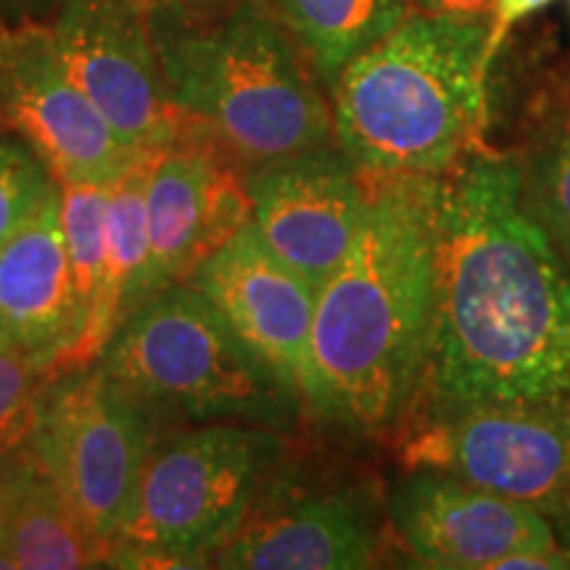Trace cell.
Instances as JSON below:
<instances>
[{"label": "cell", "instance_id": "cell-1", "mask_svg": "<svg viewBox=\"0 0 570 570\" xmlns=\"http://www.w3.org/2000/svg\"><path fill=\"white\" fill-rule=\"evenodd\" d=\"M547 399H570V269L520 206L515 156L487 146L436 177L431 352L412 417Z\"/></svg>", "mask_w": 570, "mask_h": 570}, {"label": "cell", "instance_id": "cell-2", "mask_svg": "<svg viewBox=\"0 0 570 570\" xmlns=\"http://www.w3.org/2000/svg\"><path fill=\"white\" fill-rule=\"evenodd\" d=\"M436 177H367L365 223L317 291L298 394L306 431L333 444L391 449L417 404L433 327Z\"/></svg>", "mask_w": 570, "mask_h": 570}, {"label": "cell", "instance_id": "cell-3", "mask_svg": "<svg viewBox=\"0 0 570 570\" xmlns=\"http://www.w3.org/2000/svg\"><path fill=\"white\" fill-rule=\"evenodd\" d=\"M489 19L407 13L331 85L333 135L365 177H436L487 148Z\"/></svg>", "mask_w": 570, "mask_h": 570}, {"label": "cell", "instance_id": "cell-4", "mask_svg": "<svg viewBox=\"0 0 570 570\" xmlns=\"http://www.w3.org/2000/svg\"><path fill=\"white\" fill-rule=\"evenodd\" d=\"M148 9L173 104L246 169L336 142L327 88L265 0Z\"/></svg>", "mask_w": 570, "mask_h": 570}, {"label": "cell", "instance_id": "cell-5", "mask_svg": "<svg viewBox=\"0 0 570 570\" xmlns=\"http://www.w3.org/2000/svg\"><path fill=\"white\" fill-rule=\"evenodd\" d=\"M96 362L161 425L248 423L291 436L306 431L298 391L188 283L135 306Z\"/></svg>", "mask_w": 570, "mask_h": 570}, {"label": "cell", "instance_id": "cell-6", "mask_svg": "<svg viewBox=\"0 0 570 570\" xmlns=\"http://www.w3.org/2000/svg\"><path fill=\"white\" fill-rule=\"evenodd\" d=\"M296 446L267 425H161L109 568H212Z\"/></svg>", "mask_w": 570, "mask_h": 570}, {"label": "cell", "instance_id": "cell-7", "mask_svg": "<svg viewBox=\"0 0 570 570\" xmlns=\"http://www.w3.org/2000/svg\"><path fill=\"white\" fill-rule=\"evenodd\" d=\"M298 444L238 533L214 554L225 570H365L394 552L386 489L373 475L317 462Z\"/></svg>", "mask_w": 570, "mask_h": 570}, {"label": "cell", "instance_id": "cell-8", "mask_svg": "<svg viewBox=\"0 0 570 570\" xmlns=\"http://www.w3.org/2000/svg\"><path fill=\"white\" fill-rule=\"evenodd\" d=\"M159 428L151 410L92 362L48 377L27 452L111 550Z\"/></svg>", "mask_w": 570, "mask_h": 570}, {"label": "cell", "instance_id": "cell-9", "mask_svg": "<svg viewBox=\"0 0 570 570\" xmlns=\"http://www.w3.org/2000/svg\"><path fill=\"white\" fill-rule=\"evenodd\" d=\"M399 468H428L537 508L570 504V399L489 402L412 417L391 444Z\"/></svg>", "mask_w": 570, "mask_h": 570}, {"label": "cell", "instance_id": "cell-10", "mask_svg": "<svg viewBox=\"0 0 570 570\" xmlns=\"http://www.w3.org/2000/svg\"><path fill=\"white\" fill-rule=\"evenodd\" d=\"M48 27L71 77L132 151L204 130L169 98L148 0H59Z\"/></svg>", "mask_w": 570, "mask_h": 570}, {"label": "cell", "instance_id": "cell-11", "mask_svg": "<svg viewBox=\"0 0 570 570\" xmlns=\"http://www.w3.org/2000/svg\"><path fill=\"white\" fill-rule=\"evenodd\" d=\"M0 117L56 183L106 185L142 156L71 77L48 21L0 27Z\"/></svg>", "mask_w": 570, "mask_h": 570}, {"label": "cell", "instance_id": "cell-12", "mask_svg": "<svg viewBox=\"0 0 570 570\" xmlns=\"http://www.w3.org/2000/svg\"><path fill=\"white\" fill-rule=\"evenodd\" d=\"M248 217L246 167L206 130L148 154V259L132 309L169 285L188 283Z\"/></svg>", "mask_w": 570, "mask_h": 570}, {"label": "cell", "instance_id": "cell-13", "mask_svg": "<svg viewBox=\"0 0 570 570\" xmlns=\"http://www.w3.org/2000/svg\"><path fill=\"white\" fill-rule=\"evenodd\" d=\"M394 554L412 568L494 570L525 550H560L537 508L428 468H399L386 487Z\"/></svg>", "mask_w": 570, "mask_h": 570}, {"label": "cell", "instance_id": "cell-14", "mask_svg": "<svg viewBox=\"0 0 570 570\" xmlns=\"http://www.w3.org/2000/svg\"><path fill=\"white\" fill-rule=\"evenodd\" d=\"M256 235L320 291L352 252L367 212V177L336 142L246 169Z\"/></svg>", "mask_w": 570, "mask_h": 570}, {"label": "cell", "instance_id": "cell-15", "mask_svg": "<svg viewBox=\"0 0 570 570\" xmlns=\"http://www.w3.org/2000/svg\"><path fill=\"white\" fill-rule=\"evenodd\" d=\"M188 285L202 291L233 331L298 391L317 288L277 259L252 223L214 252L188 277Z\"/></svg>", "mask_w": 570, "mask_h": 570}, {"label": "cell", "instance_id": "cell-16", "mask_svg": "<svg viewBox=\"0 0 570 570\" xmlns=\"http://www.w3.org/2000/svg\"><path fill=\"white\" fill-rule=\"evenodd\" d=\"M82 331L61 230L59 188L0 244V346L56 373Z\"/></svg>", "mask_w": 570, "mask_h": 570}, {"label": "cell", "instance_id": "cell-17", "mask_svg": "<svg viewBox=\"0 0 570 570\" xmlns=\"http://www.w3.org/2000/svg\"><path fill=\"white\" fill-rule=\"evenodd\" d=\"M0 550L11 570L109 568V544L85 525L30 454L19 462Z\"/></svg>", "mask_w": 570, "mask_h": 570}, {"label": "cell", "instance_id": "cell-18", "mask_svg": "<svg viewBox=\"0 0 570 570\" xmlns=\"http://www.w3.org/2000/svg\"><path fill=\"white\" fill-rule=\"evenodd\" d=\"M146 180L148 154H142L109 185L101 291H98L96 309H92L80 341L59 370L92 365L119 323L127 317V312L132 309L135 291H138L148 259Z\"/></svg>", "mask_w": 570, "mask_h": 570}, {"label": "cell", "instance_id": "cell-19", "mask_svg": "<svg viewBox=\"0 0 570 570\" xmlns=\"http://www.w3.org/2000/svg\"><path fill=\"white\" fill-rule=\"evenodd\" d=\"M327 90L338 71L407 17L404 0H265Z\"/></svg>", "mask_w": 570, "mask_h": 570}, {"label": "cell", "instance_id": "cell-20", "mask_svg": "<svg viewBox=\"0 0 570 570\" xmlns=\"http://www.w3.org/2000/svg\"><path fill=\"white\" fill-rule=\"evenodd\" d=\"M515 164L520 206L570 269V106L541 122Z\"/></svg>", "mask_w": 570, "mask_h": 570}, {"label": "cell", "instance_id": "cell-21", "mask_svg": "<svg viewBox=\"0 0 570 570\" xmlns=\"http://www.w3.org/2000/svg\"><path fill=\"white\" fill-rule=\"evenodd\" d=\"M114 180H117V177H114ZM109 185L111 183H59L61 230L63 244H67L77 304H80L82 331L85 325H88L92 309H96L98 291H101L104 281Z\"/></svg>", "mask_w": 570, "mask_h": 570}, {"label": "cell", "instance_id": "cell-22", "mask_svg": "<svg viewBox=\"0 0 570 570\" xmlns=\"http://www.w3.org/2000/svg\"><path fill=\"white\" fill-rule=\"evenodd\" d=\"M51 370L17 348L0 346V458L27 454L40 396Z\"/></svg>", "mask_w": 570, "mask_h": 570}, {"label": "cell", "instance_id": "cell-23", "mask_svg": "<svg viewBox=\"0 0 570 570\" xmlns=\"http://www.w3.org/2000/svg\"><path fill=\"white\" fill-rule=\"evenodd\" d=\"M59 183L17 135L0 138V244L40 209Z\"/></svg>", "mask_w": 570, "mask_h": 570}, {"label": "cell", "instance_id": "cell-24", "mask_svg": "<svg viewBox=\"0 0 570 570\" xmlns=\"http://www.w3.org/2000/svg\"><path fill=\"white\" fill-rule=\"evenodd\" d=\"M552 3L554 0H494V3H491L489 38L487 51H483V71H487V75H491V69H494L497 56L502 53L510 32L515 30L518 24H523L525 19L550 9Z\"/></svg>", "mask_w": 570, "mask_h": 570}, {"label": "cell", "instance_id": "cell-25", "mask_svg": "<svg viewBox=\"0 0 570 570\" xmlns=\"http://www.w3.org/2000/svg\"><path fill=\"white\" fill-rule=\"evenodd\" d=\"M494 0H404L410 13H449V17H491Z\"/></svg>", "mask_w": 570, "mask_h": 570}, {"label": "cell", "instance_id": "cell-26", "mask_svg": "<svg viewBox=\"0 0 570 570\" xmlns=\"http://www.w3.org/2000/svg\"><path fill=\"white\" fill-rule=\"evenodd\" d=\"M59 0H0V27L48 21L53 17Z\"/></svg>", "mask_w": 570, "mask_h": 570}, {"label": "cell", "instance_id": "cell-27", "mask_svg": "<svg viewBox=\"0 0 570 570\" xmlns=\"http://www.w3.org/2000/svg\"><path fill=\"white\" fill-rule=\"evenodd\" d=\"M21 458H24V454H19V458H6V460L0 458V544H3L6 520H9L11 491H13V481H17V470H19ZM0 570H11V560L6 558L3 550H0Z\"/></svg>", "mask_w": 570, "mask_h": 570}, {"label": "cell", "instance_id": "cell-28", "mask_svg": "<svg viewBox=\"0 0 570 570\" xmlns=\"http://www.w3.org/2000/svg\"><path fill=\"white\" fill-rule=\"evenodd\" d=\"M550 523L554 531V541H558V547L566 552V558L570 560V504L566 510H560L558 515L550 518Z\"/></svg>", "mask_w": 570, "mask_h": 570}, {"label": "cell", "instance_id": "cell-29", "mask_svg": "<svg viewBox=\"0 0 570 570\" xmlns=\"http://www.w3.org/2000/svg\"><path fill=\"white\" fill-rule=\"evenodd\" d=\"M148 3L180 6V9H190V11H214V9H225V6H230L233 0H148Z\"/></svg>", "mask_w": 570, "mask_h": 570}, {"label": "cell", "instance_id": "cell-30", "mask_svg": "<svg viewBox=\"0 0 570 570\" xmlns=\"http://www.w3.org/2000/svg\"><path fill=\"white\" fill-rule=\"evenodd\" d=\"M3 135H11V132H9V127H6L3 117H0V138H3Z\"/></svg>", "mask_w": 570, "mask_h": 570}, {"label": "cell", "instance_id": "cell-31", "mask_svg": "<svg viewBox=\"0 0 570 570\" xmlns=\"http://www.w3.org/2000/svg\"><path fill=\"white\" fill-rule=\"evenodd\" d=\"M568 3H570V0H568Z\"/></svg>", "mask_w": 570, "mask_h": 570}]
</instances>
